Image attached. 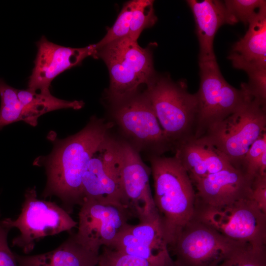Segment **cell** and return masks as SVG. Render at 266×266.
<instances>
[{
    "mask_svg": "<svg viewBox=\"0 0 266 266\" xmlns=\"http://www.w3.org/2000/svg\"><path fill=\"white\" fill-rule=\"evenodd\" d=\"M151 0H133L128 37L137 41L142 32L153 26L157 20Z\"/></svg>",
    "mask_w": 266,
    "mask_h": 266,
    "instance_id": "cell-23",
    "label": "cell"
},
{
    "mask_svg": "<svg viewBox=\"0 0 266 266\" xmlns=\"http://www.w3.org/2000/svg\"><path fill=\"white\" fill-rule=\"evenodd\" d=\"M121 166L119 139L109 133L100 144L83 172V200L92 199L107 202L119 203L124 206Z\"/></svg>",
    "mask_w": 266,
    "mask_h": 266,
    "instance_id": "cell-11",
    "label": "cell"
},
{
    "mask_svg": "<svg viewBox=\"0 0 266 266\" xmlns=\"http://www.w3.org/2000/svg\"><path fill=\"white\" fill-rule=\"evenodd\" d=\"M245 35L233 45L228 59L248 76L266 72V8L248 24Z\"/></svg>",
    "mask_w": 266,
    "mask_h": 266,
    "instance_id": "cell-16",
    "label": "cell"
},
{
    "mask_svg": "<svg viewBox=\"0 0 266 266\" xmlns=\"http://www.w3.org/2000/svg\"><path fill=\"white\" fill-rule=\"evenodd\" d=\"M113 126L112 122L94 116L82 130L56 144L46 163L43 197L57 196L69 213L75 205L82 204L83 172Z\"/></svg>",
    "mask_w": 266,
    "mask_h": 266,
    "instance_id": "cell-1",
    "label": "cell"
},
{
    "mask_svg": "<svg viewBox=\"0 0 266 266\" xmlns=\"http://www.w3.org/2000/svg\"><path fill=\"white\" fill-rule=\"evenodd\" d=\"M34 66L28 83V90L40 93L50 92L51 82L59 74L80 65L96 52L95 44L83 48L67 47L49 41L42 36L36 43Z\"/></svg>",
    "mask_w": 266,
    "mask_h": 266,
    "instance_id": "cell-14",
    "label": "cell"
},
{
    "mask_svg": "<svg viewBox=\"0 0 266 266\" xmlns=\"http://www.w3.org/2000/svg\"><path fill=\"white\" fill-rule=\"evenodd\" d=\"M17 90L0 78V130L16 122H26V109L18 97Z\"/></svg>",
    "mask_w": 266,
    "mask_h": 266,
    "instance_id": "cell-21",
    "label": "cell"
},
{
    "mask_svg": "<svg viewBox=\"0 0 266 266\" xmlns=\"http://www.w3.org/2000/svg\"><path fill=\"white\" fill-rule=\"evenodd\" d=\"M18 97L24 106L27 114L26 122L33 126L37 124V119L41 115L55 110L82 108L84 103L82 100L68 101L59 99L50 92L40 93L29 90H17Z\"/></svg>",
    "mask_w": 266,
    "mask_h": 266,
    "instance_id": "cell-20",
    "label": "cell"
},
{
    "mask_svg": "<svg viewBox=\"0 0 266 266\" xmlns=\"http://www.w3.org/2000/svg\"><path fill=\"white\" fill-rule=\"evenodd\" d=\"M131 216L121 203L86 199L81 205L78 217V240L99 253L101 246L110 247L127 228Z\"/></svg>",
    "mask_w": 266,
    "mask_h": 266,
    "instance_id": "cell-12",
    "label": "cell"
},
{
    "mask_svg": "<svg viewBox=\"0 0 266 266\" xmlns=\"http://www.w3.org/2000/svg\"><path fill=\"white\" fill-rule=\"evenodd\" d=\"M97 266H99L97 265Z\"/></svg>",
    "mask_w": 266,
    "mask_h": 266,
    "instance_id": "cell-30",
    "label": "cell"
},
{
    "mask_svg": "<svg viewBox=\"0 0 266 266\" xmlns=\"http://www.w3.org/2000/svg\"><path fill=\"white\" fill-rule=\"evenodd\" d=\"M246 88L248 95L241 105L200 137L239 169L251 145L266 132V100L253 96Z\"/></svg>",
    "mask_w": 266,
    "mask_h": 266,
    "instance_id": "cell-5",
    "label": "cell"
},
{
    "mask_svg": "<svg viewBox=\"0 0 266 266\" xmlns=\"http://www.w3.org/2000/svg\"><path fill=\"white\" fill-rule=\"evenodd\" d=\"M99 255L80 241L75 233L52 251L32 256L15 254L19 266H97Z\"/></svg>",
    "mask_w": 266,
    "mask_h": 266,
    "instance_id": "cell-19",
    "label": "cell"
},
{
    "mask_svg": "<svg viewBox=\"0 0 266 266\" xmlns=\"http://www.w3.org/2000/svg\"><path fill=\"white\" fill-rule=\"evenodd\" d=\"M194 218L232 240L255 246H266V214L252 198L218 207L196 202Z\"/></svg>",
    "mask_w": 266,
    "mask_h": 266,
    "instance_id": "cell-6",
    "label": "cell"
},
{
    "mask_svg": "<svg viewBox=\"0 0 266 266\" xmlns=\"http://www.w3.org/2000/svg\"><path fill=\"white\" fill-rule=\"evenodd\" d=\"M112 115L127 141L139 153L160 156L174 151V148L162 129L147 99L136 93L114 103Z\"/></svg>",
    "mask_w": 266,
    "mask_h": 266,
    "instance_id": "cell-8",
    "label": "cell"
},
{
    "mask_svg": "<svg viewBox=\"0 0 266 266\" xmlns=\"http://www.w3.org/2000/svg\"><path fill=\"white\" fill-rule=\"evenodd\" d=\"M252 181L233 166L209 175L193 184L197 189L196 202L218 207L252 198Z\"/></svg>",
    "mask_w": 266,
    "mask_h": 266,
    "instance_id": "cell-15",
    "label": "cell"
},
{
    "mask_svg": "<svg viewBox=\"0 0 266 266\" xmlns=\"http://www.w3.org/2000/svg\"><path fill=\"white\" fill-rule=\"evenodd\" d=\"M219 266H266V246L242 244Z\"/></svg>",
    "mask_w": 266,
    "mask_h": 266,
    "instance_id": "cell-24",
    "label": "cell"
},
{
    "mask_svg": "<svg viewBox=\"0 0 266 266\" xmlns=\"http://www.w3.org/2000/svg\"><path fill=\"white\" fill-rule=\"evenodd\" d=\"M133 4V0L125 3L113 25L108 30L105 36L95 44L96 50L116 40L128 37Z\"/></svg>",
    "mask_w": 266,
    "mask_h": 266,
    "instance_id": "cell-26",
    "label": "cell"
},
{
    "mask_svg": "<svg viewBox=\"0 0 266 266\" xmlns=\"http://www.w3.org/2000/svg\"><path fill=\"white\" fill-rule=\"evenodd\" d=\"M224 3L231 25L239 22L248 25L262 9L266 8V1L264 0H227Z\"/></svg>",
    "mask_w": 266,
    "mask_h": 266,
    "instance_id": "cell-25",
    "label": "cell"
},
{
    "mask_svg": "<svg viewBox=\"0 0 266 266\" xmlns=\"http://www.w3.org/2000/svg\"><path fill=\"white\" fill-rule=\"evenodd\" d=\"M121 183L124 206L140 223L159 217L150 186L151 168L142 161L139 153L127 141L119 140Z\"/></svg>",
    "mask_w": 266,
    "mask_h": 266,
    "instance_id": "cell-13",
    "label": "cell"
},
{
    "mask_svg": "<svg viewBox=\"0 0 266 266\" xmlns=\"http://www.w3.org/2000/svg\"><path fill=\"white\" fill-rule=\"evenodd\" d=\"M196 23L200 45L199 61L215 59L213 41L219 28L231 24L224 2L216 0H188Z\"/></svg>",
    "mask_w": 266,
    "mask_h": 266,
    "instance_id": "cell-18",
    "label": "cell"
},
{
    "mask_svg": "<svg viewBox=\"0 0 266 266\" xmlns=\"http://www.w3.org/2000/svg\"><path fill=\"white\" fill-rule=\"evenodd\" d=\"M240 169L252 180L257 176L266 175V132L251 145Z\"/></svg>",
    "mask_w": 266,
    "mask_h": 266,
    "instance_id": "cell-22",
    "label": "cell"
},
{
    "mask_svg": "<svg viewBox=\"0 0 266 266\" xmlns=\"http://www.w3.org/2000/svg\"><path fill=\"white\" fill-rule=\"evenodd\" d=\"M9 230L2 225L0 220V266H19L15 254L8 244L7 235Z\"/></svg>",
    "mask_w": 266,
    "mask_h": 266,
    "instance_id": "cell-28",
    "label": "cell"
},
{
    "mask_svg": "<svg viewBox=\"0 0 266 266\" xmlns=\"http://www.w3.org/2000/svg\"><path fill=\"white\" fill-rule=\"evenodd\" d=\"M155 206L169 246L194 217L196 194L187 173L175 157L149 156Z\"/></svg>",
    "mask_w": 266,
    "mask_h": 266,
    "instance_id": "cell-2",
    "label": "cell"
},
{
    "mask_svg": "<svg viewBox=\"0 0 266 266\" xmlns=\"http://www.w3.org/2000/svg\"><path fill=\"white\" fill-rule=\"evenodd\" d=\"M174 148L195 137L198 102L185 83L155 77L143 93Z\"/></svg>",
    "mask_w": 266,
    "mask_h": 266,
    "instance_id": "cell-3",
    "label": "cell"
},
{
    "mask_svg": "<svg viewBox=\"0 0 266 266\" xmlns=\"http://www.w3.org/2000/svg\"><path fill=\"white\" fill-rule=\"evenodd\" d=\"M93 57L102 59L108 68L107 97L113 104L136 94L141 85H148L155 77L150 49L141 47L129 37L96 49Z\"/></svg>",
    "mask_w": 266,
    "mask_h": 266,
    "instance_id": "cell-4",
    "label": "cell"
},
{
    "mask_svg": "<svg viewBox=\"0 0 266 266\" xmlns=\"http://www.w3.org/2000/svg\"><path fill=\"white\" fill-rule=\"evenodd\" d=\"M99 266H155L147 260L127 255L111 248L103 247L100 254Z\"/></svg>",
    "mask_w": 266,
    "mask_h": 266,
    "instance_id": "cell-27",
    "label": "cell"
},
{
    "mask_svg": "<svg viewBox=\"0 0 266 266\" xmlns=\"http://www.w3.org/2000/svg\"><path fill=\"white\" fill-rule=\"evenodd\" d=\"M1 223L7 229L19 230L20 234L13 239L12 245L26 254L30 253L40 239L70 231L77 224L64 208L54 202L38 199L35 187L26 191L18 218H5Z\"/></svg>",
    "mask_w": 266,
    "mask_h": 266,
    "instance_id": "cell-7",
    "label": "cell"
},
{
    "mask_svg": "<svg viewBox=\"0 0 266 266\" xmlns=\"http://www.w3.org/2000/svg\"><path fill=\"white\" fill-rule=\"evenodd\" d=\"M252 198L266 214V175L255 177L252 183Z\"/></svg>",
    "mask_w": 266,
    "mask_h": 266,
    "instance_id": "cell-29",
    "label": "cell"
},
{
    "mask_svg": "<svg viewBox=\"0 0 266 266\" xmlns=\"http://www.w3.org/2000/svg\"><path fill=\"white\" fill-rule=\"evenodd\" d=\"M174 152V157L187 171L193 184L209 175L233 166L203 137H194L182 143Z\"/></svg>",
    "mask_w": 266,
    "mask_h": 266,
    "instance_id": "cell-17",
    "label": "cell"
},
{
    "mask_svg": "<svg viewBox=\"0 0 266 266\" xmlns=\"http://www.w3.org/2000/svg\"><path fill=\"white\" fill-rule=\"evenodd\" d=\"M242 244L193 218L169 250L174 257L175 266H219Z\"/></svg>",
    "mask_w": 266,
    "mask_h": 266,
    "instance_id": "cell-10",
    "label": "cell"
},
{
    "mask_svg": "<svg viewBox=\"0 0 266 266\" xmlns=\"http://www.w3.org/2000/svg\"><path fill=\"white\" fill-rule=\"evenodd\" d=\"M199 66L200 84L196 93L198 111L195 138L201 137L211 127L235 111L248 95L244 83L237 89L226 81L216 59L199 61Z\"/></svg>",
    "mask_w": 266,
    "mask_h": 266,
    "instance_id": "cell-9",
    "label": "cell"
}]
</instances>
